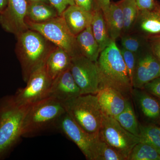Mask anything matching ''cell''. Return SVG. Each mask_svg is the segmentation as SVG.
Wrapping results in <instances>:
<instances>
[{
  "label": "cell",
  "instance_id": "ffe728a7",
  "mask_svg": "<svg viewBox=\"0 0 160 160\" xmlns=\"http://www.w3.org/2000/svg\"><path fill=\"white\" fill-rule=\"evenodd\" d=\"M91 27L101 52L113 41L109 36L104 14L100 9H96L93 12Z\"/></svg>",
  "mask_w": 160,
  "mask_h": 160
},
{
  "label": "cell",
  "instance_id": "d6a6232c",
  "mask_svg": "<svg viewBox=\"0 0 160 160\" xmlns=\"http://www.w3.org/2000/svg\"><path fill=\"white\" fill-rule=\"evenodd\" d=\"M95 10L100 9L102 11L104 17L108 14L111 2L110 0H94Z\"/></svg>",
  "mask_w": 160,
  "mask_h": 160
},
{
  "label": "cell",
  "instance_id": "8d00e7d4",
  "mask_svg": "<svg viewBox=\"0 0 160 160\" xmlns=\"http://www.w3.org/2000/svg\"><path fill=\"white\" fill-rule=\"evenodd\" d=\"M30 3L32 2H44L46 3L49 2V0H29Z\"/></svg>",
  "mask_w": 160,
  "mask_h": 160
},
{
  "label": "cell",
  "instance_id": "5b68a950",
  "mask_svg": "<svg viewBox=\"0 0 160 160\" xmlns=\"http://www.w3.org/2000/svg\"><path fill=\"white\" fill-rule=\"evenodd\" d=\"M62 104L66 112L84 130L99 134L103 112L96 95H81Z\"/></svg>",
  "mask_w": 160,
  "mask_h": 160
},
{
  "label": "cell",
  "instance_id": "d4e9b609",
  "mask_svg": "<svg viewBox=\"0 0 160 160\" xmlns=\"http://www.w3.org/2000/svg\"><path fill=\"white\" fill-rule=\"evenodd\" d=\"M120 38L123 48L136 54L150 49L147 39L136 32L123 34Z\"/></svg>",
  "mask_w": 160,
  "mask_h": 160
},
{
  "label": "cell",
  "instance_id": "7c38bea8",
  "mask_svg": "<svg viewBox=\"0 0 160 160\" xmlns=\"http://www.w3.org/2000/svg\"><path fill=\"white\" fill-rule=\"evenodd\" d=\"M27 8L26 0H8L6 9L0 13L1 26L16 36L29 29L26 20Z\"/></svg>",
  "mask_w": 160,
  "mask_h": 160
},
{
  "label": "cell",
  "instance_id": "4dcf8cb0",
  "mask_svg": "<svg viewBox=\"0 0 160 160\" xmlns=\"http://www.w3.org/2000/svg\"><path fill=\"white\" fill-rule=\"evenodd\" d=\"M49 2L57 11L59 16L62 15L68 6L75 5L73 0H49Z\"/></svg>",
  "mask_w": 160,
  "mask_h": 160
},
{
  "label": "cell",
  "instance_id": "d6986e66",
  "mask_svg": "<svg viewBox=\"0 0 160 160\" xmlns=\"http://www.w3.org/2000/svg\"><path fill=\"white\" fill-rule=\"evenodd\" d=\"M76 41L81 54L92 62H97L101 52L92 31L91 26L77 36Z\"/></svg>",
  "mask_w": 160,
  "mask_h": 160
},
{
  "label": "cell",
  "instance_id": "52a82bcc",
  "mask_svg": "<svg viewBox=\"0 0 160 160\" xmlns=\"http://www.w3.org/2000/svg\"><path fill=\"white\" fill-rule=\"evenodd\" d=\"M55 129L74 143L86 159L98 160L101 142L99 134L84 130L66 112L60 118Z\"/></svg>",
  "mask_w": 160,
  "mask_h": 160
},
{
  "label": "cell",
  "instance_id": "277c9868",
  "mask_svg": "<svg viewBox=\"0 0 160 160\" xmlns=\"http://www.w3.org/2000/svg\"><path fill=\"white\" fill-rule=\"evenodd\" d=\"M28 106H20L13 96L0 102V157L11 149L22 137L24 116Z\"/></svg>",
  "mask_w": 160,
  "mask_h": 160
},
{
  "label": "cell",
  "instance_id": "d590c367",
  "mask_svg": "<svg viewBox=\"0 0 160 160\" xmlns=\"http://www.w3.org/2000/svg\"><path fill=\"white\" fill-rule=\"evenodd\" d=\"M8 0H0V13L6 9L8 5Z\"/></svg>",
  "mask_w": 160,
  "mask_h": 160
},
{
  "label": "cell",
  "instance_id": "3957f363",
  "mask_svg": "<svg viewBox=\"0 0 160 160\" xmlns=\"http://www.w3.org/2000/svg\"><path fill=\"white\" fill-rule=\"evenodd\" d=\"M66 112L62 103L51 96L28 106L23 119L22 137L32 138L55 129Z\"/></svg>",
  "mask_w": 160,
  "mask_h": 160
},
{
  "label": "cell",
  "instance_id": "4fadbf2b",
  "mask_svg": "<svg viewBox=\"0 0 160 160\" xmlns=\"http://www.w3.org/2000/svg\"><path fill=\"white\" fill-rule=\"evenodd\" d=\"M160 61L150 49L138 55L132 79L133 88L142 89L147 83L160 76Z\"/></svg>",
  "mask_w": 160,
  "mask_h": 160
},
{
  "label": "cell",
  "instance_id": "836d02e7",
  "mask_svg": "<svg viewBox=\"0 0 160 160\" xmlns=\"http://www.w3.org/2000/svg\"><path fill=\"white\" fill-rule=\"evenodd\" d=\"M75 5L87 11L93 12L95 10L94 0H73Z\"/></svg>",
  "mask_w": 160,
  "mask_h": 160
},
{
  "label": "cell",
  "instance_id": "74e56055",
  "mask_svg": "<svg viewBox=\"0 0 160 160\" xmlns=\"http://www.w3.org/2000/svg\"><path fill=\"white\" fill-rule=\"evenodd\" d=\"M159 128H160V127H159Z\"/></svg>",
  "mask_w": 160,
  "mask_h": 160
},
{
  "label": "cell",
  "instance_id": "f35d334b",
  "mask_svg": "<svg viewBox=\"0 0 160 160\" xmlns=\"http://www.w3.org/2000/svg\"></svg>",
  "mask_w": 160,
  "mask_h": 160
},
{
  "label": "cell",
  "instance_id": "7402d4cb",
  "mask_svg": "<svg viewBox=\"0 0 160 160\" xmlns=\"http://www.w3.org/2000/svg\"><path fill=\"white\" fill-rule=\"evenodd\" d=\"M59 16L54 8L44 2H32L28 5L26 21L42 23Z\"/></svg>",
  "mask_w": 160,
  "mask_h": 160
},
{
  "label": "cell",
  "instance_id": "484cf974",
  "mask_svg": "<svg viewBox=\"0 0 160 160\" xmlns=\"http://www.w3.org/2000/svg\"><path fill=\"white\" fill-rule=\"evenodd\" d=\"M139 138L140 142L151 145L155 148L160 154L159 127L155 125L139 123Z\"/></svg>",
  "mask_w": 160,
  "mask_h": 160
},
{
  "label": "cell",
  "instance_id": "e0dca14e",
  "mask_svg": "<svg viewBox=\"0 0 160 160\" xmlns=\"http://www.w3.org/2000/svg\"><path fill=\"white\" fill-rule=\"evenodd\" d=\"M93 12L87 11L76 5H71L61 16L72 34L76 37L81 32L91 26Z\"/></svg>",
  "mask_w": 160,
  "mask_h": 160
},
{
  "label": "cell",
  "instance_id": "4316f807",
  "mask_svg": "<svg viewBox=\"0 0 160 160\" xmlns=\"http://www.w3.org/2000/svg\"><path fill=\"white\" fill-rule=\"evenodd\" d=\"M127 160H160V154L151 145L140 142L133 147Z\"/></svg>",
  "mask_w": 160,
  "mask_h": 160
},
{
  "label": "cell",
  "instance_id": "9a60e30c",
  "mask_svg": "<svg viewBox=\"0 0 160 160\" xmlns=\"http://www.w3.org/2000/svg\"><path fill=\"white\" fill-rule=\"evenodd\" d=\"M82 95L72 77L70 69L58 76L52 81L49 97L62 102Z\"/></svg>",
  "mask_w": 160,
  "mask_h": 160
},
{
  "label": "cell",
  "instance_id": "7a4b0ae2",
  "mask_svg": "<svg viewBox=\"0 0 160 160\" xmlns=\"http://www.w3.org/2000/svg\"><path fill=\"white\" fill-rule=\"evenodd\" d=\"M17 37V55L21 64L23 80L26 82L32 73L45 65L55 47L42 35L31 29L23 32Z\"/></svg>",
  "mask_w": 160,
  "mask_h": 160
},
{
  "label": "cell",
  "instance_id": "44dd1931",
  "mask_svg": "<svg viewBox=\"0 0 160 160\" xmlns=\"http://www.w3.org/2000/svg\"><path fill=\"white\" fill-rule=\"evenodd\" d=\"M105 18L109 36L112 41L121 37L124 28V18L119 3H111Z\"/></svg>",
  "mask_w": 160,
  "mask_h": 160
},
{
  "label": "cell",
  "instance_id": "cb8c5ba5",
  "mask_svg": "<svg viewBox=\"0 0 160 160\" xmlns=\"http://www.w3.org/2000/svg\"><path fill=\"white\" fill-rule=\"evenodd\" d=\"M118 2L122 8L124 18V28L122 35L127 34L133 30L139 9L135 0H121Z\"/></svg>",
  "mask_w": 160,
  "mask_h": 160
},
{
  "label": "cell",
  "instance_id": "8992f818",
  "mask_svg": "<svg viewBox=\"0 0 160 160\" xmlns=\"http://www.w3.org/2000/svg\"><path fill=\"white\" fill-rule=\"evenodd\" d=\"M29 29L39 32L54 46L62 48L71 57L81 55L76 37L72 33L62 16L42 23L26 21Z\"/></svg>",
  "mask_w": 160,
  "mask_h": 160
},
{
  "label": "cell",
  "instance_id": "6da1fadb",
  "mask_svg": "<svg viewBox=\"0 0 160 160\" xmlns=\"http://www.w3.org/2000/svg\"><path fill=\"white\" fill-rule=\"evenodd\" d=\"M100 89L110 87L119 91L127 98H131V80L121 50L113 41L100 53L97 62Z\"/></svg>",
  "mask_w": 160,
  "mask_h": 160
},
{
  "label": "cell",
  "instance_id": "f546056e",
  "mask_svg": "<svg viewBox=\"0 0 160 160\" xmlns=\"http://www.w3.org/2000/svg\"><path fill=\"white\" fill-rule=\"evenodd\" d=\"M142 89L160 100V76L147 83Z\"/></svg>",
  "mask_w": 160,
  "mask_h": 160
},
{
  "label": "cell",
  "instance_id": "30bf717a",
  "mask_svg": "<svg viewBox=\"0 0 160 160\" xmlns=\"http://www.w3.org/2000/svg\"><path fill=\"white\" fill-rule=\"evenodd\" d=\"M70 70L82 94L96 95L99 91L100 75L96 62L80 55L72 58Z\"/></svg>",
  "mask_w": 160,
  "mask_h": 160
},
{
  "label": "cell",
  "instance_id": "83f0119b",
  "mask_svg": "<svg viewBox=\"0 0 160 160\" xmlns=\"http://www.w3.org/2000/svg\"><path fill=\"white\" fill-rule=\"evenodd\" d=\"M97 160H127L119 152L101 140Z\"/></svg>",
  "mask_w": 160,
  "mask_h": 160
},
{
  "label": "cell",
  "instance_id": "8fae6325",
  "mask_svg": "<svg viewBox=\"0 0 160 160\" xmlns=\"http://www.w3.org/2000/svg\"><path fill=\"white\" fill-rule=\"evenodd\" d=\"M132 101L138 115L146 124L160 126V100L144 89L132 88Z\"/></svg>",
  "mask_w": 160,
  "mask_h": 160
},
{
  "label": "cell",
  "instance_id": "2e32d148",
  "mask_svg": "<svg viewBox=\"0 0 160 160\" xmlns=\"http://www.w3.org/2000/svg\"><path fill=\"white\" fill-rule=\"evenodd\" d=\"M103 113L114 118L125 109L128 98L113 88L104 87L97 93Z\"/></svg>",
  "mask_w": 160,
  "mask_h": 160
},
{
  "label": "cell",
  "instance_id": "ac0fdd59",
  "mask_svg": "<svg viewBox=\"0 0 160 160\" xmlns=\"http://www.w3.org/2000/svg\"><path fill=\"white\" fill-rule=\"evenodd\" d=\"M72 58L62 48L56 46L52 49L45 65L47 73L52 81L60 74L70 69Z\"/></svg>",
  "mask_w": 160,
  "mask_h": 160
},
{
  "label": "cell",
  "instance_id": "e575fe53",
  "mask_svg": "<svg viewBox=\"0 0 160 160\" xmlns=\"http://www.w3.org/2000/svg\"><path fill=\"white\" fill-rule=\"evenodd\" d=\"M139 10H150L153 9L156 2L155 0H135Z\"/></svg>",
  "mask_w": 160,
  "mask_h": 160
},
{
  "label": "cell",
  "instance_id": "ba28073f",
  "mask_svg": "<svg viewBox=\"0 0 160 160\" xmlns=\"http://www.w3.org/2000/svg\"><path fill=\"white\" fill-rule=\"evenodd\" d=\"M99 136L101 140L117 149L127 160L133 147L141 142L139 137L124 129L114 118L104 113Z\"/></svg>",
  "mask_w": 160,
  "mask_h": 160
},
{
  "label": "cell",
  "instance_id": "9c48e42d",
  "mask_svg": "<svg viewBox=\"0 0 160 160\" xmlns=\"http://www.w3.org/2000/svg\"><path fill=\"white\" fill-rule=\"evenodd\" d=\"M52 82L44 65L32 73L26 87L18 89L13 96L15 102L20 106H28L48 97Z\"/></svg>",
  "mask_w": 160,
  "mask_h": 160
},
{
  "label": "cell",
  "instance_id": "1f68e13d",
  "mask_svg": "<svg viewBox=\"0 0 160 160\" xmlns=\"http://www.w3.org/2000/svg\"><path fill=\"white\" fill-rule=\"evenodd\" d=\"M147 40L150 51L160 61V36Z\"/></svg>",
  "mask_w": 160,
  "mask_h": 160
},
{
  "label": "cell",
  "instance_id": "f1b7e54d",
  "mask_svg": "<svg viewBox=\"0 0 160 160\" xmlns=\"http://www.w3.org/2000/svg\"><path fill=\"white\" fill-rule=\"evenodd\" d=\"M120 50L132 82L137 60L138 55L132 52L125 49L123 47L120 49Z\"/></svg>",
  "mask_w": 160,
  "mask_h": 160
},
{
  "label": "cell",
  "instance_id": "5bb4252c",
  "mask_svg": "<svg viewBox=\"0 0 160 160\" xmlns=\"http://www.w3.org/2000/svg\"><path fill=\"white\" fill-rule=\"evenodd\" d=\"M132 32H136L147 39L160 36V4L150 10H139Z\"/></svg>",
  "mask_w": 160,
  "mask_h": 160
},
{
  "label": "cell",
  "instance_id": "603a6c76",
  "mask_svg": "<svg viewBox=\"0 0 160 160\" xmlns=\"http://www.w3.org/2000/svg\"><path fill=\"white\" fill-rule=\"evenodd\" d=\"M114 118L124 129L139 137V123L130 98L127 100L125 109Z\"/></svg>",
  "mask_w": 160,
  "mask_h": 160
}]
</instances>
